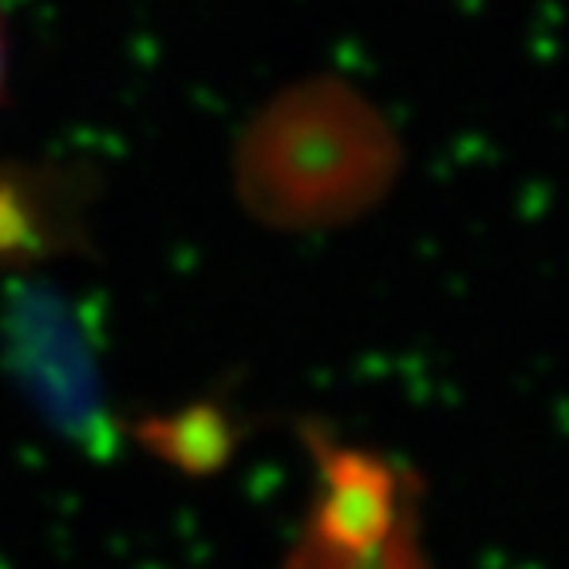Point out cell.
<instances>
[{"instance_id": "7a4b0ae2", "label": "cell", "mask_w": 569, "mask_h": 569, "mask_svg": "<svg viewBox=\"0 0 569 569\" xmlns=\"http://www.w3.org/2000/svg\"><path fill=\"white\" fill-rule=\"evenodd\" d=\"M317 498L284 569H427L408 482L380 459L320 439Z\"/></svg>"}, {"instance_id": "3957f363", "label": "cell", "mask_w": 569, "mask_h": 569, "mask_svg": "<svg viewBox=\"0 0 569 569\" xmlns=\"http://www.w3.org/2000/svg\"><path fill=\"white\" fill-rule=\"evenodd\" d=\"M0 71H4V40H0Z\"/></svg>"}, {"instance_id": "6da1fadb", "label": "cell", "mask_w": 569, "mask_h": 569, "mask_svg": "<svg viewBox=\"0 0 569 569\" xmlns=\"http://www.w3.org/2000/svg\"><path fill=\"white\" fill-rule=\"evenodd\" d=\"M372 127L352 123V103L332 99L329 127H317V99L281 103L246 159V190L266 218L281 226H317L345 218L356 202L376 190L380 167L352 159H317L348 154L356 142H372Z\"/></svg>"}]
</instances>
